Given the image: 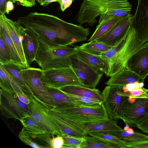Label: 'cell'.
Listing matches in <instances>:
<instances>
[{"label":"cell","mask_w":148,"mask_h":148,"mask_svg":"<svg viewBox=\"0 0 148 148\" xmlns=\"http://www.w3.org/2000/svg\"><path fill=\"white\" fill-rule=\"evenodd\" d=\"M8 0L11 1L13 3H15L16 2V0H0V12L1 13H5L6 3Z\"/></svg>","instance_id":"44"},{"label":"cell","mask_w":148,"mask_h":148,"mask_svg":"<svg viewBox=\"0 0 148 148\" xmlns=\"http://www.w3.org/2000/svg\"><path fill=\"white\" fill-rule=\"evenodd\" d=\"M59 0H36L41 5L46 6L49 4L56 2H58Z\"/></svg>","instance_id":"46"},{"label":"cell","mask_w":148,"mask_h":148,"mask_svg":"<svg viewBox=\"0 0 148 148\" xmlns=\"http://www.w3.org/2000/svg\"><path fill=\"white\" fill-rule=\"evenodd\" d=\"M78 47L83 51L95 56H99L112 47L96 41L84 43Z\"/></svg>","instance_id":"31"},{"label":"cell","mask_w":148,"mask_h":148,"mask_svg":"<svg viewBox=\"0 0 148 148\" xmlns=\"http://www.w3.org/2000/svg\"><path fill=\"white\" fill-rule=\"evenodd\" d=\"M50 133L36 134L26 130L23 127L19 133L18 137L26 145L36 148H51Z\"/></svg>","instance_id":"18"},{"label":"cell","mask_w":148,"mask_h":148,"mask_svg":"<svg viewBox=\"0 0 148 148\" xmlns=\"http://www.w3.org/2000/svg\"><path fill=\"white\" fill-rule=\"evenodd\" d=\"M65 94L72 98L79 101L85 107H96L100 105L103 103L102 101L91 98Z\"/></svg>","instance_id":"34"},{"label":"cell","mask_w":148,"mask_h":148,"mask_svg":"<svg viewBox=\"0 0 148 148\" xmlns=\"http://www.w3.org/2000/svg\"><path fill=\"white\" fill-rule=\"evenodd\" d=\"M123 87L107 85L101 92L103 103L108 117L111 119H122V104L127 97L123 92Z\"/></svg>","instance_id":"10"},{"label":"cell","mask_w":148,"mask_h":148,"mask_svg":"<svg viewBox=\"0 0 148 148\" xmlns=\"http://www.w3.org/2000/svg\"><path fill=\"white\" fill-rule=\"evenodd\" d=\"M15 94L21 101L27 105H28L30 103V100L27 96L20 93H17Z\"/></svg>","instance_id":"43"},{"label":"cell","mask_w":148,"mask_h":148,"mask_svg":"<svg viewBox=\"0 0 148 148\" xmlns=\"http://www.w3.org/2000/svg\"><path fill=\"white\" fill-rule=\"evenodd\" d=\"M19 121L24 129L32 133L36 134H50L46 128L34 120L30 115L22 118Z\"/></svg>","instance_id":"29"},{"label":"cell","mask_w":148,"mask_h":148,"mask_svg":"<svg viewBox=\"0 0 148 148\" xmlns=\"http://www.w3.org/2000/svg\"><path fill=\"white\" fill-rule=\"evenodd\" d=\"M144 81L127 66L124 69L110 77L105 84L108 86H123L136 82H144Z\"/></svg>","instance_id":"20"},{"label":"cell","mask_w":148,"mask_h":148,"mask_svg":"<svg viewBox=\"0 0 148 148\" xmlns=\"http://www.w3.org/2000/svg\"><path fill=\"white\" fill-rule=\"evenodd\" d=\"M144 43L138 39L135 29L131 26L119 42L99 56L109 65L108 72L106 75L110 77L124 69L130 59Z\"/></svg>","instance_id":"3"},{"label":"cell","mask_w":148,"mask_h":148,"mask_svg":"<svg viewBox=\"0 0 148 148\" xmlns=\"http://www.w3.org/2000/svg\"><path fill=\"white\" fill-rule=\"evenodd\" d=\"M88 134L90 132L120 131L124 130L117 125L116 120L108 118L103 121L92 123H84Z\"/></svg>","instance_id":"24"},{"label":"cell","mask_w":148,"mask_h":148,"mask_svg":"<svg viewBox=\"0 0 148 148\" xmlns=\"http://www.w3.org/2000/svg\"><path fill=\"white\" fill-rule=\"evenodd\" d=\"M17 21L39 35L62 46L85 41L90 34L88 28L66 22L47 13L32 12L18 18Z\"/></svg>","instance_id":"1"},{"label":"cell","mask_w":148,"mask_h":148,"mask_svg":"<svg viewBox=\"0 0 148 148\" xmlns=\"http://www.w3.org/2000/svg\"><path fill=\"white\" fill-rule=\"evenodd\" d=\"M132 8L128 0H83L75 19L80 25L92 26L98 16L99 23L112 16L130 14Z\"/></svg>","instance_id":"2"},{"label":"cell","mask_w":148,"mask_h":148,"mask_svg":"<svg viewBox=\"0 0 148 148\" xmlns=\"http://www.w3.org/2000/svg\"><path fill=\"white\" fill-rule=\"evenodd\" d=\"M85 137L86 142L84 148H114L110 144L96 138L87 135H85Z\"/></svg>","instance_id":"33"},{"label":"cell","mask_w":148,"mask_h":148,"mask_svg":"<svg viewBox=\"0 0 148 148\" xmlns=\"http://www.w3.org/2000/svg\"><path fill=\"white\" fill-rule=\"evenodd\" d=\"M22 71L23 79L31 94L46 108L50 109L55 106L54 100L43 83L42 69L29 67L24 68Z\"/></svg>","instance_id":"5"},{"label":"cell","mask_w":148,"mask_h":148,"mask_svg":"<svg viewBox=\"0 0 148 148\" xmlns=\"http://www.w3.org/2000/svg\"><path fill=\"white\" fill-rule=\"evenodd\" d=\"M124 16H112L99 23L95 32L88 40L96 41L110 31Z\"/></svg>","instance_id":"25"},{"label":"cell","mask_w":148,"mask_h":148,"mask_svg":"<svg viewBox=\"0 0 148 148\" xmlns=\"http://www.w3.org/2000/svg\"><path fill=\"white\" fill-rule=\"evenodd\" d=\"M46 109L49 116L60 130L62 135L82 138L88 135L86 128L84 123L71 119L51 109L46 107Z\"/></svg>","instance_id":"11"},{"label":"cell","mask_w":148,"mask_h":148,"mask_svg":"<svg viewBox=\"0 0 148 148\" xmlns=\"http://www.w3.org/2000/svg\"><path fill=\"white\" fill-rule=\"evenodd\" d=\"M127 148H148V140L140 142H129Z\"/></svg>","instance_id":"41"},{"label":"cell","mask_w":148,"mask_h":148,"mask_svg":"<svg viewBox=\"0 0 148 148\" xmlns=\"http://www.w3.org/2000/svg\"><path fill=\"white\" fill-rule=\"evenodd\" d=\"M22 46L29 67L35 59L39 45V35L32 29L23 27L22 30Z\"/></svg>","instance_id":"16"},{"label":"cell","mask_w":148,"mask_h":148,"mask_svg":"<svg viewBox=\"0 0 148 148\" xmlns=\"http://www.w3.org/2000/svg\"><path fill=\"white\" fill-rule=\"evenodd\" d=\"M73 65L79 68L85 74L92 89H95L103 74L82 61L75 55L71 57Z\"/></svg>","instance_id":"21"},{"label":"cell","mask_w":148,"mask_h":148,"mask_svg":"<svg viewBox=\"0 0 148 148\" xmlns=\"http://www.w3.org/2000/svg\"><path fill=\"white\" fill-rule=\"evenodd\" d=\"M0 109L1 114L7 118L20 120L30 115L27 105L21 101L15 93L0 89Z\"/></svg>","instance_id":"9"},{"label":"cell","mask_w":148,"mask_h":148,"mask_svg":"<svg viewBox=\"0 0 148 148\" xmlns=\"http://www.w3.org/2000/svg\"><path fill=\"white\" fill-rule=\"evenodd\" d=\"M122 120L131 127L137 123L148 114V97L131 98L127 97L122 104Z\"/></svg>","instance_id":"8"},{"label":"cell","mask_w":148,"mask_h":148,"mask_svg":"<svg viewBox=\"0 0 148 148\" xmlns=\"http://www.w3.org/2000/svg\"><path fill=\"white\" fill-rule=\"evenodd\" d=\"M127 66L144 80L148 75V41L131 57Z\"/></svg>","instance_id":"15"},{"label":"cell","mask_w":148,"mask_h":148,"mask_svg":"<svg viewBox=\"0 0 148 148\" xmlns=\"http://www.w3.org/2000/svg\"><path fill=\"white\" fill-rule=\"evenodd\" d=\"M0 36L4 41L14 62L24 68L14 43L9 35L2 14L0 15Z\"/></svg>","instance_id":"23"},{"label":"cell","mask_w":148,"mask_h":148,"mask_svg":"<svg viewBox=\"0 0 148 148\" xmlns=\"http://www.w3.org/2000/svg\"><path fill=\"white\" fill-rule=\"evenodd\" d=\"M136 127L144 133L148 134V114L137 123Z\"/></svg>","instance_id":"39"},{"label":"cell","mask_w":148,"mask_h":148,"mask_svg":"<svg viewBox=\"0 0 148 148\" xmlns=\"http://www.w3.org/2000/svg\"><path fill=\"white\" fill-rule=\"evenodd\" d=\"M50 109L71 119L82 123L99 122L109 118L103 103L95 107L82 106Z\"/></svg>","instance_id":"6"},{"label":"cell","mask_w":148,"mask_h":148,"mask_svg":"<svg viewBox=\"0 0 148 148\" xmlns=\"http://www.w3.org/2000/svg\"><path fill=\"white\" fill-rule=\"evenodd\" d=\"M13 3L11 1L8 0L6 3L5 6L6 13L9 14V12L14 8Z\"/></svg>","instance_id":"45"},{"label":"cell","mask_w":148,"mask_h":148,"mask_svg":"<svg viewBox=\"0 0 148 148\" xmlns=\"http://www.w3.org/2000/svg\"><path fill=\"white\" fill-rule=\"evenodd\" d=\"M47 88L54 100L55 106L60 104L71 103L77 107H85L79 101L69 96L59 89L49 88Z\"/></svg>","instance_id":"30"},{"label":"cell","mask_w":148,"mask_h":148,"mask_svg":"<svg viewBox=\"0 0 148 148\" xmlns=\"http://www.w3.org/2000/svg\"><path fill=\"white\" fill-rule=\"evenodd\" d=\"M88 135L110 144L114 148H127L129 142L111 135L97 132H89Z\"/></svg>","instance_id":"28"},{"label":"cell","mask_w":148,"mask_h":148,"mask_svg":"<svg viewBox=\"0 0 148 148\" xmlns=\"http://www.w3.org/2000/svg\"><path fill=\"white\" fill-rule=\"evenodd\" d=\"M59 89L65 93L91 98L103 101L101 92L96 88L91 89L80 85H70Z\"/></svg>","instance_id":"22"},{"label":"cell","mask_w":148,"mask_h":148,"mask_svg":"<svg viewBox=\"0 0 148 148\" xmlns=\"http://www.w3.org/2000/svg\"><path fill=\"white\" fill-rule=\"evenodd\" d=\"M72 67L81 82L82 86L92 89L87 77L83 72L79 68L73 65Z\"/></svg>","instance_id":"38"},{"label":"cell","mask_w":148,"mask_h":148,"mask_svg":"<svg viewBox=\"0 0 148 148\" xmlns=\"http://www.w3.org/2000/svg\"><path fill=\"white\" fill-rule=\"evenodd\" d=\"M131 26L135 29L139 39L145 43L148 41V0H138Z\"/></svg>","instance_id":"13"},{"label":"cell","mask_w":148,"mask_h":148,"mask_svg":"<svg viewBox=\"0 0 148 148\" xmlns=\"http://www.w3.org/2000/svg\"><path fill=\"white\" fill-rule=\"evenodd\" d=\"M27 97L30 100V103L27 105L30 111V116L46 128L52 135L61 136V131L48 115L46 107L33 95L29 94Z\"/></svg>","instance_id":"12"},{"label":"cell","mask_w":148,"mask_h":148,"mask_svg":"<svg viewBox=\"0 0 148 148\" xmlns=\"http://www.w3.org/2000/svg\"><path fill=\"white\" fill-rule=\"evenodd\" d=\"M125 94L131 98L148 97V92L143 87L136 88Z\"/></svg>","instance_id":"37"},{"label":"cell","mask_w":148,"mask_h":148,"mask_svg":"<svg viewBox=\"0 0 148 148\" xmlns=\"http://www.w3.org/2000/svg\"><path fill=\"white\" fill-rule=\"evenodd\" d=\"M5 70L12 76L19 84L31 94V91L25 83L22 74V71L24 68L22 66L16 64L14 62H11L0 64Z\"/></svg>","instance_id":"26"},{"label":"cell","mask_w":148,"mask_h":148,"mask_svg":"<svg viewBox=\"0 0 148 148\" xmlns=\"http://www.w3.org/2000/svg\"><path fill=\"white\" fill-rule=\"evenodd\" d=\"M38 39L35 61L42 70L72 66L71 57L76 53L75 47L60 45L39 35Z\"/></svg>","instance_id":"4"},{"label":"cell","mask_w":148,"mask_h":148,"mask_svg":"<svg viewBox=\"0 0 148 148\" xmlns=\"http://www.w3.org/2000/svg\"><path fill=\"white\" fill-rule=\"evenodd\" d=\"M146 90L147 92H148V89H146Z\"/></svg>","instance_id":"47"},{"label":"cell","mask_w":148,"mask_h":148,"mask_svg":"<svg viewBox=\"0 0 148 148\" xmlns=\"http://www.w3.org/2000/svg\"><path fill=\"white\" fill-rule=\"evenodd\" d=\"M133 16L131 14L124 16L108 33L96 41L114 47L128 32L131 27Z\"/></svg>","instance_id":"14"},{"label":"cell","mask_w":148,"mask_h":148,"mask_svg":"<svg viewBox=\"0 0 148 148\" xmlns=\"http://www.w3.org/2000/svg\"><path fill=\"white\" fill-rule=\"evenodd\" d=\"M11 62H14L12 56L3 39L0 36V64Z\"/></svg>","instance_id":"35"},{"label":"cell","mask_w":148,"mask_h":148,"mask_svg":"<svg viewBox=\"0 0 148 148\" xmlns=\"http://www.w3.org/2000/svg\"><path fill=\"white\" fill-rule=\"evenodd\" d=\"M64 143L62 137L60 135L56 137H53L51 141V148H62Z\"/></svg>","instance_id":"40"},{"label":"cell","mask_w":148,"mask_h":148,"mask_svg":"<svg viewBox=\"0 0 148 148\" xmlns=\"http://www.w3.org/2000/svg\"><path fill=\"white\" fill-rule=\"evenodd\" d=\"M75 48V55L80 59L96 70L106 75L109 65L106 60L100 56L93 55L83 51L78 46Z\"/></svg>","instance_id":"19"},{"label":"cell","mask_w":148,"mask_h":148,"mask_svg":"<svg viewBox=\"0 0 148 148\" xmlns=\"http://www.w3.org/2000/svg\"><path fill=\"white\" fill-rule=\"evenodd\" d=\"M75 0H59L58 2L60 9L62 12L69 8Z\"/></svg>","instance_id":"42"},{"label":"cell","mask_w":148,"mask_h":148,"mask_svg":"<svg viewBox=\"0 0 148 148\" xmlns=\"http://www.w3.org/2000/svg\"><path fill=\"white\" fill-rule=\"evenodd\" d=\"M128 142H140L148 140V135L137 132H129L125 130L120 131L102 132Z\"/></svg>","instance_id":"27"},{"label":"cell","mask_w":148,"mask_h":148,"mask_svg":"<svg viewBox=\"0 0 148 148\" xmlns=\"http://www.w3.org/2000/svg\"><path fill=\"white\" fill-rule=\"evenodd\" d=\"M42 79L47 88L59 89L70 85L82 86L72 66L42 70Z\"/></svg>","instance_id":"7"},{"label":"cell","mask_w":148,"mask_h":148,"mask_svg":"<svg viewBox=\"0 0 148 148\" xmlns=\"http://www.w3.org/2000/svg\"><path fill=\"white\" fill-rule=\"evenodd\" d=\"M0 86L1 88L15 93L11 86L10 80L5 71L0 65Z\"/></svg>","instance_id":"36"},{"label":"cell","mask_w":148,"mask_h":148,"mask_svg":"<svg viewBox=\"0 0 148 148\" xmlns=\"http://www.w3.org/2000/svg\"><path fill=\"white\" fill-rule=\"evenodd\" d=\"M61 136L64 141L62 148H84L86 142L85 137L76 138L65 135Z\"/></svg>","instance_id":"32"},{"label":"cell","mask_w":148,"mask_h":148,"mask_svg":"<svg viewBox=\"0 0 148 148\" xmlns=\"http://www.w3.org/2000/svg\"><path fill=\"white\" fill-rule=\"evenodd\" d=\"M9 35L13 41L24 68H28L22 46V30L23 27L17 21L8 18L5 14H2Z\"/></svg>","instance_id":"17"}]
</instances>
